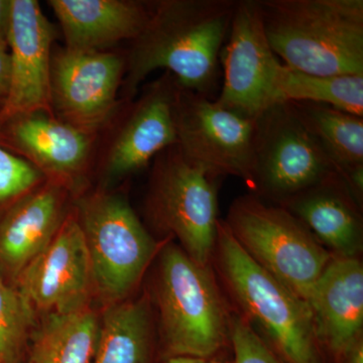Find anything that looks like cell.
<instances>
[{
  "label": "cell",
  "mask_w": 363,
  "mask_h": 363,
  "mask_svg": "<svg viewBox=\"0 0 363 363\" xmlns=\"http://www.w3.org/2000/svg\"><path fill=\"white\" fill-rule=\"evenodd\" d=\"M44 174L32 164L0 147V206L13 205L38 189Z\"/></svg>",
  "instance_id": "25"
},
{
  "label": "cell",
  "mask_w": 363,
  "mask_h": 363,
  "mask_svg": "<svg viewBox=\"0 0 363 363\" xmlns=\"http://www.w3.org/2000/svg\"><path fill=\"white\" fill-rule=\"evenodd\" d=\"M179 88L169 73L150 86L111 147L107 175L121 178L138 171L162 150L177 145L175 104Z\"/></svg>",
  "instance_id": "15"
},
{
  "label": "cell",
  "mask_w": 363,
  "mask_h": 363,
  "mask_svg": "<svg viewBox=\"0 0 363 363\" xmlns=\"http://www.w3.org/2000/svg\"><path fill=\"white\" fill-rule=\"evenodd\" d=\"M234 238L259 266L302 300L333 257L286 208L255 195L233 203L225 221Z\"/></svg>",
  "instance_id": "5"
},
{
  "label": "cell",
  "mask_w": 363,
  "mask_h": 363,
  "mask_svg": "<svg viewBox=\"0 0 363 363\" xmlns=\"http://www.w3.org/2000/svg\"><path fill=\"white\" fill-rule=\"evenodd\" d=\"M324 357L338 363L362 339L363 267L357 257L332 259L306 300Z\"/></svg>",
  "instance_id": "14"
},
{
  "label": "cell",
  "mask_w": 363,
  "mask_h": 363,
  "mask_svg": "<svg viewBox=\"0 0 363 363\" xmlns=\"http://www.w3.org/2000/svg\"><path fill=\"white\" fill-rule=\"evenodd\" d=\"M277 102H312L363 117V76H316L279 64L274 81Z\"/></svg>",
  "instance_id": "23"
},
{
  "label": "cell",
  "mask_w": 363,
  "mask_h": 363,
  "mask_svg": "<svg viewBox=\"0 0 363 363\" xmlns=\"http://www.w3.org/2000/svg\"><path fill=\"white\" fill-rule=\"evenodd\" d=\"M318 140L339 175L363 164V117L312 102H288Z\"/></svg>",
  "instance_id": "22"
},
{
  "label": "cell",
  "mask_w": 363,
  "mask_h": 363,
  "mask_svg": "<svg viewBox=\"0 0 363 363\" xmlns=\"http://www.w3.org/2000/svg\"><path fill=\"white\" fill-rule=\"evenodd\" d=\"M214 255L229 290L286 363H325L309 306L259 266L219 220Z\"/></svg>",
  "instance_id": "4"
},
{
  "label": "cell",
  "mask_w": 363,
  "mask_h": 363,
  "mask_svg": "<svg viewBox=\"0 0 363 363\" xmlns=\"http://www.w3.org/2000/svg\"><path fill=\"white\" fill-rule=\"evenodd\" d=\"M216 180L176 145L157 156L147 203L150 218L175 235L182 250L201 266L209 264L216 245Z\"/></svg>",
  "instance_id": "6"
},
{
  "label": "cell",
  "mask_w": 363,
  "mask_h": 363,
  "mask_svg": "<svg viewBox=\"0 0 363 363\" xmlns=\"http://www.w3.org/2000/svg\"><path fill=\"white\" fill-rule=\"evenodd\" d=\"M281 63L316 76H363L362 0H259Z\"/></svg>",
  "instance_id": "2"
},
{
  "label": "cell",
  "mask_w": 363,
  "mask_h": 363,
  "mask_svg": "<svg viewBox=\"0 0 363 363\" xmlns=\"http://www.w3.org/2000/svg\"><path fill=\"white\" fill-rule=\"evenodd\" d=\"M33 310L0 277V363H21L33 326Z\"/></svg>",
  "instance_id": "24"
},
{
  "label": "cell",
  "mask_w": 363,
  "mask_h": 363,
  "mask_svg": "<svg viewBox=\"0 0 363 363\" xmlns=\"http://www.w3.org/2000/svg\"><path fill=\"white\" fill-rule=\"evenodd\" d=\"M220 58L223 85L216 98L219 104L253 119L279 104L274 81L281 61L267 42L259 0L236 1Z\"/></svg>",
  "instance_id": "10"
},
{
  "label": "cell",
  "mask_w": 363,
  "mask_h": 363,
  "mask_svg": "<svg viewBox=\"0 0 363 363\" xmlns=\"http://www.w3.org/2000/svg\"><path fill=\"white\" fill-rule=\"evenodd\" d=\"M78 220L89 255L93 285L107 300H123L156 255V242L130 204L116 196L87 198L81 203Z\"/></svg>",
  "instance_id": "7"
},
{
  "label": "cell",
  "mask_w": 363,
  "mask_h": 363,
  "mask_svg": "<svg viewBox=\"0 0 363 363\" xmlns=\"http://www.w3.org/2000/svg\"><path fill=\"white\" fill-rule=\"evenodd\" d=\"M233 363H286L242 316L229 322Z\"/></svg>",
  "instance_id": "26"
},
{
  "label": "cell",
  "mask_w": 363,
  "mask_h": 363,
  "mask_svg": "<svg viewBox=\"0 0 363 363\" xmlns=\"http://www.w3.org/2000/svg\"><path fill=\"white\" fill-rule=\"evenodd\" d=\"M337 257H357L362 247L358 203L340 176H335L279 203Z\"/></svg>",
  "instance_id": "18"
},
{
  "label": "cell",
  "mask_w": 363,
  "mask_h": 363,
  "mask_svg": "<svg viewBox=\"0 0 363 363\" xmlns=\"http://www.w3.org/2000/svg\"><path fill=\"white\" fill-rule=\"evenodd\" d=\"M156 294L162 359L227 357L230 320L208 266L175 245H166L160 255Z\"/></svg>",
  "instance_id": "3"
},
{
  "label": "cell",
  "mask_w": 363,
  "mask_h": 363,
  "mask_svg": "<svg viewBox=\"0 0 363 363\" xmlns=\"http://www.w3.org/2000/svg\"><path fill=\"white\" fill-rule=\"evenodd\" d=\"M177 147L211 175L234 176L253 187L257 119L227 109L180 86L175 104Z\"/></svg>",
  "instance_id": "9"
},
{
  "label": "cell",
  "mask_w": 363,
  "mask_h": 363,
  "mask_svg": "<svg viewBox=\"0 0 363 363\" xmlns=\"http://www.w3.org/2000/svg\"><path fill=\"white\" fill-rule=\"evenodd\" d=\"M11 0H0V47L9 49L11 20Z\"/></svg>",
  "instance_id": "28"
},
{
  "label": "cell",
  "mask_w": 363,
  "mask_h": 363,
  "mask_svg": "<svg viewBox=\"0 0 363 363\" xmlns=\"http://www.w3.org/2000/svg\"><path fill=\"white\" fill-rule=\"evenodd\" d=\"M123 59L102 52L65 50L51 63L52 106L60 121L90 135L116 107Z\"/></svg>",
  "instance_id": "13"
},
{
  "label": "cell",
  "mask_w": 363,
  "mask_h": 363,
  "mask_svg": "<svg viewBox=\"0 0 363 363\" xmlns=\"http://www.w3.org/2000/svg\"><path fill=\"white\" fill-rule=\"evenodd\" d=\"M11 64L9 49L0 47V99H6L11 85Z\"/></svg>",
  "instance_id": "27"
},
{
  "label": "cell",
  "mask_w": 363,
  "mask_h": 363,
  "mask_svg": "<svg viewBox=\"0 0 363 363\" xmlns=\"http://www.w3.org/2000/svg\"><path fill=\"white\" fill-rule=\"evenodd\" d=\"M93 285L77 217L64 219L51 242L18 274V291L35 310L68 314L86 308Z\"/></svg>",
  "instance_id": "11"
},
{
  "label": "cell",
  "mask_w": 363,
  "mask_h": 363,
  "mask_svg": "<svg viewBox=\"0 0 363 363\" xmlns=\"http://www.w3.org/2000/svg\"><path fill=\"white\" fill-rule=\"evenodd\" d=\"M234 0L159 2L135 40L128 93L152 72L164 69L184 89L210 97L218 83L219 59L233 21Z\"/></svg>",
  "instance_id": "1"
},
{
  "label": "cell",
  "mask_w": 363,
  "mask_h": 363,
  "mask_svg": "<svg viewBox=\"0 0 363 363\" xmlns=\"http://www.w3.org/2000/svg\"><path fill=\"white\" fill-rule=\"evenodd\" d=\"M162 363H233L227 357L198 358V357H169L162 359Z\"/></svg>",
  "instance_id": "29"
},
{
  "label": "cell",
  "mask_w": 363,
  "mask_h": 363,
  "mask_svg": "<svg viewBox=\"0 0 363 363\" xmlns=\"http://www.w3.org/2000/svg\"><path fill=\"white\" fill-rule=\"evenodd\" d=\"M93 363H154L152 322L145 298L111 306L105 312Z\"/></svg>",
  "instance_id": "20"
},
{
  "label": "cell",
  "mask_w": 363,
  "mask_h": 363,
  "mask_svg": "<svg viewBox=\"0 0 363 363\" xmlns=\"http://www.w3.org/2000/svg\"><path fill=\"white\" fill-rule=\"evenodd\" d=\"M26 363H30V362H26Z\"/></svg>",
  "instance_id": "30"
},
{
  "label": "cell",
  "mask_w": 363,
  "mask_h": 363,
  "mask_svg": "<svg viewBox=\"0 0 363 363\" xmlns=\"http://www.w3.org/2000/svg\"><path fill=\"white\" fill-rule=\"evenodd\" d=\"M1 140L43 174L75 175L89 156L90 135L49 113L37 112L1 124Z\"/></svg>",
  "instance_id": "16"
},
{
  "label": "cell",
  "mask_w": 363,
  "mask_h": 363,
  "mask_svg": "<svg viewBox=\"0 0 363 363\" xmlns=\"http://www.w3.org/2000/svg\"><path fill=\"white\" fill-rule=\"evenodd\" d=\"M63 191L35 189L11 205L0 219V264L20 274L52 240L64 221Z\"/></svg>",
  "instance_id": "19"
},
{
  "label": "cell",
  "mask_w": 363,
  "mask_h": 363,
  "mask_svg": "<svg viewBox=\"0 0 363 363\" xmlns=\"http://www.w3.org/2000/svg\"><path fill=\"white\" fill-rule=\"evenodd\" d=\"M338 175L290 104L274 105L257 118L253 195L279 204Z\"/></svg>",
  "instance_id": "8"
},
{
  "label": "cell",
  "mask_w": 363,
  "mask_h": 363,
  "mask_svg": "<svg viewBox=\"0 0 363 363\" xmlns=\"http://www.w3.org/2000/svg\"><path fill=\"white\" fill-rule=\"evenodd\" d=\"M9 94L0 109V125L16 117L51 113V45L54 30L35 0H11Z\"/></svg>",
  "instance_id": "12"
},
{
  "label": "cell",
  "mask_w": 363,
  "mask_h": 363,
  "mask_svg": "<svg viewBox=\"0 0 363 363\" xmlns=\"http://www.w3.org/2000/svg\"><path fill=\"white\" fill-rule=\"evenodd\" d=\"M61 23L67 50L101 52L124 40H135L149 21L150 11L126 0H51Z\"/></svg>",
  "instance_id": "17"
},
{
  "label": "cell",
  "mask_w": 363,
  "mask_h": 363,
  "mask_svg": "<svg viewBox=\"0 0 363 363\" xmlns=\"http://www.w3.org/2000/svg\"><path fill=\"white\" fill-rule=\"evenodd\" d=\"M100 325L87 307L68 314L49 315L33 334L28 350L30 363H93Z\"/></svg>",
  "instance_id": "21"
}]
</instances>
